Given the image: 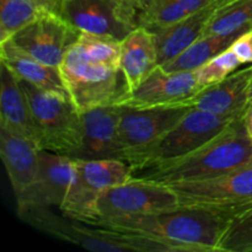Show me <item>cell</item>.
<instances>
[{
  "label": "cell",
  "instance_id": "6da1fadb",
  "mask_svg": "<svg viewBox=\"0 0 252 252\" xmlns=\"http://www.w3.org/2000/svg\"><path fill=\"white\" fill-rule=\"evenodd\" d=\"M231 218L226 212L179 207L101 220L93 225L152 239L164 244L171 252H219V244Z\"/></svg>",
  "mask_w": 252,
  "mask_h": 252
},
{
  "label": "cell",
  "instance_id": "7a4b0ae2",
  "mask_svg": "<svg viewBox=\"0 0 252 252\" xmlns=\"http://www.w3.org/2000/svg\"><path fill=\"white\" fill-rule=\"evenodd\" d=\"M249 165H252V139L246 134L241 118H238L192 154L133 172V177L175 186L216 179Z\"/></svg>",
  "mask_w": 252,
  "mask_h": 252
},
{
  "label": "cell",
  "instance_id": "3957f363",
  "mask_svg": "<svg viewBox=\"0 0 252 252\" xmlns=\"http://www.w3.org/2000/svg\"><path fill=\"white\" fill-rule=\"evenodd\" d=\"M20 218L33 228L91 251L171 252L164 244L144 236L126 234L103 226L91 225L62 218L51 208H27L17 211Z\"/></svg>",
  "mask_w": 252,
  "mask_h": 252
},
{
  "label": "cell",
  "instance_id": "277c9868",
  "mask_svg": "<svg viewBox=\"0 0 252 252\" xmlns=\"http://www.w3.org/2000/svg\"><path fill=\"white\" fill-rule=\"evenodd\" d=\"M238 118L241 117L217 116L191 108L157 142L130 158L128 164L137 172L187 157L218 137Z\"/></svg>",
  "mask_w": 252,
  "mask_h": 252
},
{
  "label": "cell",
  "instance_id": "5b68a950",
  "mask_svg": "<svg viewBox=\"0 0 252 252\" xmlns=\"http://www.w3.org/2000/svg\"><path fill=\"white\" fill-rule=\"evenodd\" d=\"M29 100L41 149L73 158L81 139V116L70 96L20 80Z\"/></svg>",
  "mask_w": 252,
  "mask_h": 252
},
{
  "label": "cell",
  "instance_id": "8992f818",
  "mask_svg": "<svg viewBox=\"0 0 252 252\" xmlns=\"http://www.w3.org/2000/svg\"><path fill=\"white\" fill-rule=\"evenodd\" d=\"M58 68L66 91L80 113L101 106L117 105L129 91L121 69L88 61L76 46L68 52Z\"/></svg>",
  "mask_w": 252,
  "mask_h": 252
},
{
  "label": "cell",
  "instance_id": "52a82bcc",
  "mask_svg": "<svg viewBox=\"0 0 252 252\" xmlns=\"http://www.w3.org/2000/svg\"><path fill=\"white\" fill-rule=\"evenodd\" d=\"M179 207V197L170 186L132 177L129 181L98 194L96 218L91 225L101 220L152 214Z\"/></svg>",
  "mask_w": 252,
  "mask_h": 252
},
{
  "label": "cell",
  "instance_id": "ba28073f",
  "mask_svg": "<svg viewBox=\"0 0 252 252\" xmlns=\"http://www.w3.org/2000/svg\"><path fill=\"white\" fill-rule=\"evenodd\" d=\"M180 207L221 211L235 216L252 207V165L207 181L170 186Z\"/></svg>",
  "mask_w": 252,
  "mask_h": 252
},
{
  "label": "cell",
  "instance_id": "9c48e42d",
  "mask_svg": "<svg viewBox=\"0 0 252 252\" xmlns=\"http://www.w3.org/2000/svg\"><path fill=\"white\" fill-rule=\"evenodd\" d=\"M138 11L125 0H65L59 15L80 32L122 41L138 24Z\"/></svg>",
  "mask_w": 252,
  "mask_h": 252
},
{
  "label": "cell",
  "instance_id": "30bf717a",
  "mask_svg": "<svg viewBox=\"0 0 252 252\" xmlns=\"http://www.w3.org/2000/svg\"><path fill=\"white\" fill-rule=\"evenodd\" d=\"M79 37L80 31L63 16L46 10L36 21L17 32L11 41L42 63L58 68Z\"/></svg>",
  "mask_w": 252,
  "mask_h": 252
},
{
  "label": "cell",
  "instance_id": "8fae6325",
  "mask_svg": "<svg viewBox=\"0 0 252 252\" xmlns=\"http://www.w3.org/2000/svg\"><path fill=\"white\" fill-rule=\"evenodd\" d=\"M121 107L118 138L123 160L127 162L137 153L157 142L191 110L179 106L144 110Z\"/></svg>",
  "mask_w": 252,
  "mask_h": 252
},
{
  "label": "cell",
  "instance_id": "7c38bea8",
  "mask_svg": "<svg viewBox=\"0 0 252 252\" xmlns=\"http://www.w3.org/2000/svg\"><path fill=\"white\" fill-rule=\"evenodd\" d=\"M203 89L194 71H167L159 65L116 106L138 110L170 106L174 107L182 100L192 97Z\"/></svg>",
  "mask_w": 252,
  "mask_h": 252
},
{
  "label": "cell",
  "instance_id": "4fadbf2b",
  "mask_svg": "<svg viewBox=\"0 0 252 252\" xmlns=\"http://www.w3.org/2000/svg\"><path fill=\"white\" fill-rule=\"evenodd\" d=\"M74 171V158L41 149L38 176L26 192L16 197L17 211L52 207L61 209L73 181Z\"/></svg>",
  "mask_w": 252,
  "mask_h": 252
},
{
  "label": "cell",
  "instance_id": "5bb4252c",
  "mask_svg": "<svg viewBox=\"0 0 252 252\" xmlns=\"http://www.w3.org/2000/svg\"><path fill=\"white\" fill-rule=\"evenodd\" d=\"M121 106H101L81 112V139L74 159H121Z\"/></svg>",
  "mask_w": 252,
  "mask_h": 252
},
{
  "label": "cell",
  "instance_id": "9a60e30c",
  "mask_svg": "<svg viewBox=\"0 0 252 252\" xmlns=\"http://www.w3.org/2000/svg\"><path fill=\"white\" fill-rule=\"evenodd\" d=\"M252 64L238 69L220 83L207 86L192 97L177 103L179 107H191L217 116L243 117L250 103Z\"/></svg>",
  "mask_w": 252,
  "mask_h": 252
},
{
  "label": "cell",
  "instance_id": "2e32d148",
  "mask_svg": "<svg viewBox=\"0 0 252 252\" xmlns=\"http://www.w3.org/2000/svg\"><path fill=\"white\" fill-rule=\"evenodd\" d=\"M41 148L32 140L0 128V157L15 196L26 192L38 176Z\"/></svg>",
  "mask_w": 252,
  "mask_h": 252
},
{
  "label": "cell",
  "instance_id": "e0dca14e",
  "mask_svg": "<svg viewBox=\"0 0 252 252\" xmlns=\"http://www.w3.org/2000/svg\"><path fill=\"white\" fill-rule=\"evenodd\" d=\"M228 1L229 0H213L176 24L161 29L150 30L154 34L159 65H164L167 62L172 61L197 41L203 34L204 27L217 9Z\"/></svg>",
  "mask_w": 252,
  "mask_h": 252
},
{
  "label": "cell",
  "instance_id": "ac0fdd59",
  "mask_svg": "<svg viewBox=\"0 0 252 252\" xmlns=\"http://www.w3.org/2000/svg\"><path fill=\"white\" fill-rule=\"evenodd\" d=\"M0 128L22 135L39 147L26 94L20 79L4 63L0 65Z\"/></svg>",
  "mask_w": 252,
  "mask_h": 252
},
{
  "label": "cell",
  "instance_id": "d6986e66",
  "mask_svg": "<svg viewBox=\"0 0 252 252\" xmlns=\"http://www.w3.org/2000/svg\"><path fill=\"white\" fill-rule=\"evenodd\" d=\"M120 66L129 91L134 90L159 66L154 34L150 30L138 26L121 41Z\"/></svg>",
  "mask_w": 252,
  "mask_h": 252
},
{
  "label": "cell",
  "instance_id": "ffe728a7",
  "mask_svg": "<svg viewBox=\"0 0 252 252\" xmlns=\"http://www.w3.org/2000/svg\"><path fill=\"white\" fill-rule=\"evenodd\" d=\"M0 59L20 80L36 88L69 95L59 68L47 65L17 47L11 39L0 43Z\"/></svg>",
  "mask_w": 252,
  "mask_h": 252
},
{
  "label": "cell",
  "instance_id": "44dd1931",
  "mask_svg": "<svg viewBox=\"0 0 252 252\" xmlns=\"http://www.w3.org/2000/svg\"><path fill=\"white\" fill-rule=\"evenodd\" d=\"M75 172L83 184L95 193L129 181L132 166L121 159H74Z\"/></svg>",
  "mask_w": 252,
  "mask_h": 252
},
{
  "label": "cell",
  "instance_id": "7402d4cb",
  "mask_svg": "<svg viewBox=\"0 0 252 252\" xmlns=\"http://www.w3.org/2000/svg\"><path fill=\"white\" fill-rule=\"evenodd\" d=\"M213 0H149L138 14L139 26L161 29L181 21Z\"/></svg>",
  "mask_w": 252,
  "mask_h": 252
},
{
  "label": "cell",
  "instance_id": "603a6c76",
  "mask_svg": "<svg viewBox=\"0 0 252 252\" xmlns=\"http://www.w3.org/2000/svg\"><path fill=\"white\" fill-rule=\"evenodd\" d=\"M239 36L240 34H230V36L202 34L197 41H194L172 61L160 66L167 71H194L199 66L206 64L209 59L228 49Z\"/></svg>",
  "mask_w": 252,
  "mask_h": 252
},
{
  "label": "cell",
  "instance_id": "cb8c5ba5",
  "mask_svg": "<svg viewBox=\"0 0 252 252\" xmlns=\"http://www.w3.org/2000/svg\"><path fill=\"white\" fill-rule=\"evenodd\" d=\"M249 30H252V0H229L217 9L203 34L230 36Z\"/></svg>",
  "mask_w": 252,
  "mask_h": 252
},
{
  "label": "cell",
  "instance_id": "d4e9b609",
  "mask_svg": "<svg viewBox=\"0 0 252 252\" xmlns=\"http://www.w3.org/2000/svg\"><path fill=\"white\" fill-rule=\"evenodd\" d=\"M46 10L36 0H0V43L11 39Z\"/></svg>",
  "mask_w": 252,
  "mask_h": 252
},
{
  "label": "cell",
  "instance_id": "484cf974",
  "mask_svg": "<svg viewBox=\"0 0 252 252\" xmlns=\"http://www.w3.org/2000/svg\"><path fill=\"white\" fill-rule=\"evenodd\" d=\"M76 48L81 56L94 63L111 69H121V41L110 36L80 32Z\"/></svg>",
  "mask_w": 252,
  "mask_h": 252
},
{
  "label": "cell",
  "instance_id": "4316f807",
  "mask_svg": "<svg viewBox=\"0 0 252 252\" xmlns=\"http://www.w3.org/2000/svg\"><path fill=\"white\" fill-rule=\"evenodd\" d=\"M219 252H252V207L230 219Z\"/></svg>",
  "mask_w": 252,
  "mask_h": 252
},
{
  "label": "cell",
  "instance_id": "83f0119b",
  "mask_svg": "<svg viewBox=\"0 0 252 252\" xmlns=\"http://www.w3.org/2000/svg\"><path fill=\"white\" fill-rule=\"evenodd\" d=\"M240 65H243L241 62L229 47L218 56L209 59L206 64L199 66L197 70H194V73L198 79V83L203 88H207V86L220 83L226 76L238 70Z\"/></svg>",
  "mask_w": 252,
  "mask_h": 252
},
{
  "label": "cell",
  "instance_id": "f1b7e54d",
  "mask_svg": "<svg viewBox=\"0 0 252 252\" xmlns=\"http://www.w3.org/2000/svg\"><path fill=\"white\" fill-rule=\"evenodd\" d=\"M241 64H252V30L241 33L230 46Z\"/></svg>",
  "mask_w": 252,
  "mask_h": 252
},
{
  "label": "cell",
  "instance_id": "f546056e",
  "mask_svg": "<svg viewBox=\"0 0 252 252\" xmlns=\"http://www.w3.org/2000/svg\"><path fill=\"white\" fill-rule=\"evenodd\" d=\"M241 121H243L244 128H245L246 134L252 139V102L249 103L248 108L244 112L243 117H241Z\"/></svg>",
  "mask_w": 252,
  "mask_h": 252
},
{
  "label": "cell",
  "instance_id": "4dcf8cb0",
  "mask_svg": "<svg viewBox=\"0 0 252 252\" xmlns=\"http://www.w3.org/2000/svg\"><path fill=\"white\" fill-rule=\"evenodd\" d=\"M41 6H43L44 9L51 10V11L58 12L59 14V9H61V4L57 0H36Z\"/></svg>",
  "mask_w": 252,
  "mask_h": 252
},
{
  "label": "cell",
  "instance_id": "1f68e13d",
  "mask_svg": "<svg viewBox=\"0 0 252 252\" xmlns=\"http://www.w3.org/2000/svg\"><path fill=\"white\" fill-rule=\"evenodd\" d=\"M125 1H127L128 4H130L132 6H134L138 11H140V9H142V7L144 6V5L147 4L149 0H125Z\"/></svg>",
  "mask_w": 252,
  "mask_h": 252
},
{
  "label": "cell",
  "instance_id": "d6a6232c",
  "mask_svg": "<svg viewBox=\"0 0 252 252\" xmlns=\"http://www.w3.org/2000/svg\"><path fill=\"white\" fill-rule=\"evenodd\" d=\"M250 102H252V84H251V89H250Z\"/></svg>",
  "mask_w": 252,
  "mask_h": 252
},
{
  "label": "cell",
  "instance_id": "836d02e7",
  "mask_svg": "<svg viewBox=\"0 0 252 252\" xmlns=\"http://www.w3.org/2000/svg\"><path fill=\"white\" fill-rule=\"evenodd\" d=\"M57 1H59V4H62V0H57Z\"/></svg>",
  "mask_w": 252,
  "mask_h": 252
},
{
  "label": "cell",
  "instance_id": "e575fe53",
  "mask_svg": "<svg viewBox=\"0 0 252 252\" xmlns=\"http://www.w3.org/2000/svg\"><path fill=\"white\" fill-rule=\"evenodd\" d=\"M63 1H65V0H62V2H63Z\"/></svg>",
  "mask_w": 252,
  "mask_h": 252
}]
</instances>
